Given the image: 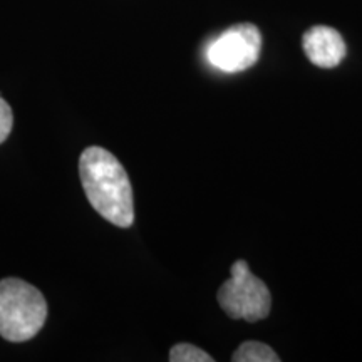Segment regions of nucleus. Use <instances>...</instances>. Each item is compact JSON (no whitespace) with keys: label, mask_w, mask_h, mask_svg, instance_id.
<instances>
[{"label":"nucleus","mask_w":362,"mask_h":362,"mask_svg":"<svg viewBox=\"0 0 362 362\" xmlns=\"http://www.w3.org/2000/svg\"><path fill=\"white\" fill-rule=\"evenodd\" d=\"M13 126V112L12 107L4 98H0V144H2L12 133Z\"/></svg>","instance_id":"obj_8"},{"label":"nucleus","mask_w":362,"mask_h":362,"mask_svg":"<svg viewBox=\"0 0 362 362\" xmlns=\"http://www.w3.org/2000/svg\"><path fill=\"white\" fill-rule=\"evenodd\" d=\"M170 361L171 362H214V357L208 354V352L202 351L200 347L193 346V344L181 342L171 347Z\"/></svg>","instance_id":"obj_7"},{"label":"nucleus","mask_w":362,"mask_h":362,"mask_svg":"<svg viewBox=\"0 0 362 362\" xmlns=\"http://www.w3.org/2000/svg\"><path fill=\"white\" fill-rule=\"evenodd\" d=\"M232 277L221 285L216 298L230 319L259 322L267 319L272 309L269 287L252 274L245 260H237L230 270Z\"/></svg>","instance_id":"obj_3"},{"label":"nucleus","mask_w":362,"mask_h":362,"mask_svg":"<svg viewBox=\"0 0 362 362\" xmlns=\"http://www.w3.org/2000/svg\"><path fill=\"white\" fill-rule=\"evenodd\" d=\"M262 34L253 24H237L226 29L208 49V59L223 72L247 71L259 61Z\"/></svg>","instance_id":"obj_4"},{"label":"nucleus","mask_w":362,"mask_h":362,"mask_svg":"<svg viewBox=\"0 0 362 362\" xmlns=\"http://www.w3.org/2000/svg\"><path fill=\"white\" fill-rule=\"evenodd\" d=\"M233 362H279L277 352L259 341H247L233 352Z\"/></svg>","instance_id":"obj_6"},{"label":"nucleus","mask_w":362,"mask_h":362,"mask_svg":"<svg viewBox=\"0 0 362 362\" xmlns=\"http://www.w3.org/2000/svg\"><path fill=\"white\" fill-rule=\"evenodd\" d=\"M79 176L90 206L110 223L129 228L134 223V198L129 176L119 160L101 146L81 153Z\"/></svg>","instance_id":"obj_1"},{"label":"nucleus","mask_w":362,"mask_h":362,"mask_svg":"<svg viewBox=\"0 0 362 362\" xmlns=\"http://www.w3.org/2000/svg\"><path fill=\"white\" fill-rule=\"evenodd\" d=\"M47 319L44 293L22 279L0 280V336L8 342L34 339Z\"/></svg>","instance_id":"obj_2"},{"label":"nucleus","mask_w":362,"mask_h":362,"mask_svg":"<svg viewBox=\"0 0 362 362\" xmlns=\"http://www.w3.org/2000/svg\"><path fill=\"white\" fill-rule=\"evenodd\" d=\"M304 52L312 64L324 69H332L346 57L347 47L342 35L336 29L315 25L304 34Z\"/></svg>","instance_id":"obj_5"}]
</instances>
